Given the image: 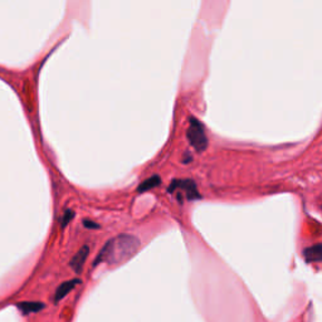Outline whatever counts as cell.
Wrapping results in <instances>:
<instances>
[{"instance_id": "9c48e42d", "label": "cell", "mask_w": 322, "mask_h": 322, "mask_svg": "<svg viewBox=\"0 0 322 322\" xmlns=\"http://www.w3.org/2000/svg\"><path fill=\"white\" fill-rule=\"evenodd\" d=\"M74 215H76V213H74V210H72V209H67L64 213H63L62 217L59 218V224L62 228H66L67 225L71 223V220L73 219Z\"/></svg>"}, {"instance_id": "6da1fadb", "label": "cell", "mask_w": 322, "mask_h": 322, "mask_svg": "<svg viewBox=\"0 0 322 322\" xmlns=\"http://www.w3.org/2000/svg\"><path fill=\"white\" fill-rule=\"evenodd\" d=\"M140 248V240L131 234H120L110 239L98 252L94 258L93 265L100 263L107 264H120L128 258H131L137 249Z\"/></svg>"}, {"instance_id": "8992f818", "label": "cell", "mask_w": 322, "mask_h": 322, "mask_svg": "<svg viewBox=\"0 0 322 322\" xmlns=\"http://www.w3.org/2000/svg\"><path fill=\"white\" fill-rule=\"evenodd\" d=\"M80 283H81V281L78 280V278L63 282L62 285L57 288V291H56V294H55L56 302H58V301H60V299L64 298V297H66L67 294L72 291V290H74V287H76L77 285H80Z\"/></svg>"}, {"instance_id": "ba28073f", "label": "cell", "mask_w": 322, "mask_h": 322, "mask_svg": "<svg viewBox=\"0 0 322 322\" xmlns=\"http://www.w3.org/2000/svg\"><path fill=\"white\" fill-rule=\"evenodd\" d=\"M17 307L19 308V311H22L24 315H29V314H34V312H38V311L43 310V308H44V303L30 302V301H27V302L18 303Z\"/></svg>"}, {"instance_id": "52a82bcc", "label": "cell", "mask_w": 322, "mask_h": 322, "mask_svg": "<svg viewBox=\"0 0 322 322\" xmlns=\"http://www.w3.org/2000/svg\"><path fill=\"white\" fill-rule=\"evenodd\" d=\"M160 184H161V177L159 175H152V176L144 180L140 185L137 186V193H145V191L151 190V189L159 186Z\"/></svg>"}, {"instance_id": "3957f363", "label": "cell", "mask_w": 322, "mask_h": 322, "mask_svg": "<svg viewBox=\"0 0 322 322\" xmlns=\"http://www.w3.org/2000/svg\"><path fill=\"white\" fill-rule=\"evenodd\" d=\"M186 139H188L189 144L194 147L197 152L205 151L206 147H208L209 141L204 125L194 117L190 118V123H189L188 131H186Z\"/></svg>"}, {"instance_id": "7a4b0ae2", "label": "cell", "mask_w": 322, "mask_h": 322, "mask_svg": "<svg viewBox=\"0 0 322 322\" xmlns=\"http://www.w3.org/2000/svg\"><path fill=\"white\" fill-rule=\"evenodd\" d=\"M168 193L174 194L180 203H182V200L194 202L202 198L197 182L191 179H174L169 185Z\"/></svg>"}, {"instance_id": "30bf717a", "label": "cell", "mask_w": 322, "mask_h": 322, "mask_svg": "<svg viewBox=\"0 0 322 322\" xmlns=\"http://www.w3.org/2000/svg\"><path fill=\"white\" fill-rule=\"evenodd\" d=\"M83 227H85V228H87V229H92V231H93V229H100L101 228L100 224L92 222V220H89V219L83 220Z\"/></svg>"}, {"instance_id": "277c9868", "label": "cell", "mask_w": 322, "mask_h": 322, "mask_svg": "<svg viewBox=\"0 0 322 322\" xmlns=\"http://www.w3.org/2000/svg\"><path fill=\"white\" fill-rule=\"evenodd\" d=\"M89 254V247L88 245H83L82 248L77 252L72 257L71 262H69V265L73 269L76 273H81L83 269V265H85L86 261H87V257Z\"/></svg>"}, {"instance_id": "5b68a950", "label": "cell", "mask_w": 322, "mask_h": 322, "mask_svg": "<svg viewBox=\"0 0 322 322\" xmlns=\"http://www.w3.org/2000/svg\"><path fill=\"white\" fill-rule=\"evenodd\" d=\"M303 257L308 263L322 262V243H317L303 249Z\"/></svg>"}]
</instances>
